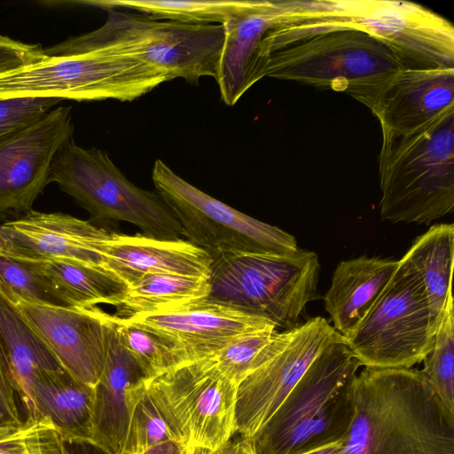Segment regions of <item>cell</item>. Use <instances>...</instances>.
Listing matches in <instances>:
<instances>
[{"label": "cell", "mask_w": 454, "mask_h": 454, "mask_svg": "<svg viewBox=\"0 0 454 454\" xmlns=\"http://www.w3.org/2000/svg\"><path fill=\"white\" fill-rule=\"evenodd\" d=\"M59 101L53 98H0V139L38 120Z\"/></svg>", "instance_id": "cell-35"}, {"label": "cell", "mask_w": 454, "mask_h": 454, "mask_svg": "<svg viewBox=\"0 0 454 454\" xmlns=\"http://www.w3.org/2000/svg\"><path fill=\"white\" fill-rule=\"evenodd\" d=\"M452 292L434 334V346L421 371L443 405L454 412V315Z\"/></svg>", "instance_id": "cell-29"}, {"label": "cell", "mask_w": 454, "mask_h": 454, "mask_svg": "<svg viewBox=\"0 0 454 454\" xmlns=\"http://www.w3.org/2000/svg\"><path fill=\"white\" fill-rule=\"evenodd\" d=\"M170 81L163 72L129 55L103 48L46 57L0 74V98H53L76 101H133Z\"/></svg>", "instance_id": "cell-7"}, {"label": "cell", "mask_w": 454, "mask_h": 454, "mask_svg": "<svg viewBox=\"0 0 454 454\" xmlns=\"http://www.w3.org/2000/svg\"><path fill=\"white\" fill-rule=\"evenodd\" d=\"M1 253H2V251L0 248V254H1ZM0 294L8 300L7 292H6L4 285L2 284L1 280H0Z\"/></svg>", "instance_id": "cell-43"}, {"label": "cell", "mask_w": 454, "mask_h": 454, "mask_svg": "<svg viewBox=\"0 0 454 454\" xmlns=\"http://www.w3.org/2000/svg\"><path fill=\"white\" fill-rule=\"evenodd\" d=\"M262 0H83L77 4L107 10H134L160 20L193 25H223L258 9Z\"/></svg>", "instance_id": "cell-26"}, {"label": "cell", "mask_w": 454, "mask_h": 454, "mask_svg": "<svg viewBox=\"0 0 454 454\" xmlns=\"http://www.w3.org/2000/svg\"><path fill=\"white\" fill-rule=\"evenodd\" d=\"M355 416L338 454H454V412L411 368H369L354 382Z\"/></svg>", "instance_id": "cell-2"}, {"label": "cell", "mask_w": 454, "mask_h": 454, "mask_svg": "<svg viewBox=\"0 0 454 454\" xmlns=\"http://www.w3.org/2000/svg\"><path fill=\"white\" fill-rule=\"evenodd\" d=\"M111 233L67 214L31 209L0 224V248L18 261L59 260L108 271L103 247Z\"/></svg>", "instance_id": "cell-15"}, {"label": "cell", "mask_w": 454, "mask_h": 454, "mask_svg": "<svg viewBox=\"0 0 454 454\" xmlns=\"http://www.w3.org/2000/svg\"><path fill=\"white\" fill-rule=\"evenodd\" d=\"M94 404V387L62 370L33 385L26 413L50 422L63 438L91 439Z\"/></svg>", "instance_id": "cell-23"}, {"label": "cell", "mask_w": 454, "mask_h": 454, "mask_svg": "<svg viewBox=\"0 0 454 454\" xmlns=\"http://www.w3.org/2000/svg\"><path fill=\"white\" fill-rule=\"evenodd\" d=\"M14 305L62 368L95 387L106 362V312L97 306L54 307L22 301Z\"/></svg>", "instance_id": "cell-16"}, {"label": "cell", "mask_w": 454, "mask_h": 454, "mask_svg": "<svg viewBox=\"0 0 454 454\" xmlns=\"http://www.w3.org/2000/svg\"><path fill=\"white\" fill-rule=\"evenodd\" d=\"M209 294L207 278L171 274H147L128 286L114 306V316L121 318L161 312L206 300Z\"/></svg>", "instance_id": "cell-28"}, {"label": "cell", "mask_w": 454, "mask_h": 454, "mask_svg": "<svg viewBox=\"0 0 454 454\" xmlns=\"http://www.w3.org/2000/svg\"><path fill=\"white\" fill-rule=\"evenodd\" d=\"M148 393L176 441L218 450L235 434L237 384L201 358L151 379Z\"/></svg>", "instance_id": "cell-11"}, {"label": "cell", "mask_w": 454, "mask_h": 454, "mask_svg": "<svg viewBox=\"0 0 454 454\" xmlns=\"http://www.w3.org/2000/svg\"><path fill=\"white\" fill-rule=\"evenodd\" d=\"M0 280L8 300L54 307H73L64 294L46 277L26 263L0 254Z\"/></svg>", "instance_id": "cell-31"}, {"label": "cell", "mask_w": 454, "mask_h": 454, "mask_svg": "<svg viewBox=\"0 0 454 454\" xmlns=\"http://www.w3.org/2000/svg\"><path fill=\"white\" fill-rule=\"evenodd\" d=\"M98 29L43 48L47 57L70 56L109 48L133 56L166 74L198 84L215 79L224 40L222 25L160 20L143 13L107 10Z\"/></svg>", "instance_id": "cell-4"}, {"label": "cell", "mask_w": 454, "mask_h": 454, "mask_svg": "<svg viewBox=\"0 0 454 454\" xmlns=\"http://www.w3.org/2000/svg\"><path fill=\"white\" fill-rule=\"evenodd\" d=\"M434 334L422 281L402 257L380 296L345 340L361 366L411 368L430 353Z\"/></svg>", "instance_id": "cell-9"}, {"label": "cell", "mask_w": 454, "mask_h": 454, "mask_svg": "<svg viewBox=\"0 0 454 454\" xmlns=\"http://www.w3.org/2000/svg\"><path fill=\"white\" fill-rule=\"evenodd\" d=\"M403 258L419 276L436 332L451 291L454 262V224L433 225L418 237Z\"/></svg>", "instance_id": "cell-25"}, {"label": "cell", "mask_w": 454, "mask_h": 454, "mask_svg": "<svg viewBox=\"0 0 454 454\" xmlns=\"http://www.w3.org/2000/svg\"><path fill=\"white\" fill-rule=\"evenodd\" d=\"M225 454H253L244 440L230 442Z\"/></svg>", "instance_id": "cell-40"}, {"label": "cell", "mask_w": 454, "mask_h": 454, "mask_svg": "<svg viewBox=\"0 0 454 454\" xmlns=\"http://www.w3.org/2000/svg\"><path fill=\"white\" fill-rule=\"evenodd\" d=\"M399 261L360 256L340 262L324 301L333 328L348 339L394 276Z\"/></svg>", "instance_id": "cell-21"}, {"label": "cell", "mask_w": 454, "mask_h": 454, "mask_svg": "<svg viewBox=\"0 0 454 454\" xmlns=\"http://www.w3.org/2000/svg\"><path fill=\"white\" fill-rule=\"evenodd\" d=\"M343 442L344 440L303 454H338L342 447Z\"/></svg>", "instance_id": "cell-41"}, {"label": "cell", "mask_w": 454, "mask_h": 454, "mask_svg": "<svg viewBox=\"0 0 454 454\" xmlns=\"http://www.w3.org/2000/svg\"><path fill=\"white\" fill-rule=\"evenodd\" d=\"M273 22L270 1L223 24L224 40L215 82L221 99L234 106L254 83L263 78L261 41Z\"/></svg>", "instance_id": "cell-22"}, {"label": "cell", "mask_w": 454, "mask_h": 454, "mask_svg": "<svg viewBox=\"0 0 454 454\" xmlns=\"http://www.w3.org/2000/svg\"><path fill=\"white\" fill-rule=\"evenodd\" d=\"M126 348L149 380L186 364L181 352L160 335L111 315Z\"/></svg>", "instance_id": "cell-30"}, {"label": "cell", "mask_w": 454, "mask_h": 454, "mask_svg": "<svg viewBox=\"0 0 454 454\" xmlns=\"http://www.w3.org/2000/svg\"><path fill=\"white\" fill-rule=\"evenodd\" d=\"M343 340L321 317L276 332L237 386L235 433L241 440L251 437L270 418L325 348Z\"/></svg>", "instance_id": "cell-12"}, {"label": "cell", "mask_w": 454, "mask_h": 454, "mask_svg": "<svg viewBox=\"0 0 454 454\" xmlns=\"http://www.w3.org/2000/svg\"><path fill=\"white\" fill-rule=\"evenodd\" d=\"M106 269L128 286L144 275L208 278L211 256L189 240L112 231L103 247Z\"/></svg>", "instance_id": "cell-20"}, {"label": "cell", "mask_w": 454, "mask_h": 454, "mask_svg": "<svg viewBox=\"0 0 454 454\" xmlns=\"http://www.w3.org/2000/svg\"><path fill=\"white\" fill-rule=\"evenodd\" d=\"M50 279L72 306H115L128 286L109 271L59 261H20Z\"/></svg>", "instance_id": "cell-27"}, {"label": "cell", "mask_w": 454, "mask_h": 454, "mask_svg": "<svg viewBox=\"0 0 454 454\" xmlns=\"http://www.w3.org/2000/svg\"><path fill=\"white\" fill-rule=\"evenodd\" d=\"M360 366L345 340L325 348L270 418L244 440L253 454H301L311 423Z\"/></svg>", "instance_id": "cell-13"}, {"label": "cell", "mask_w": 454, "mask_h": 454, "mask_svg": "<svg viewBox=\"0 0 454 454\" xmlns=\"http://www.w3.org/2000/svg\"><path fill=\"white\" fill-rule=\"evenodd\" d=\"M152 180L155 192L179 222L183 236L207 251L289 256L299 252L294 236L245 215L210 196L156 160Z\"/></svg>", "instance_id": "cell-10"}, {"label": "cell", "mask_w": 454, "mask_h": 454, "mask_svg": "<svg viewBox=\"0 0 454 454\" xmlns=\"http://www.w3.org/2000/svg\"><path fill=\"white\" fill-rule=\"evenodd\" d=\"M273 22L261 41L262 59L292 42L337 29L359 30L385 44L405 68H454V27L406 1L270 0Z\"/></svg>", "instance_id": "cell-1"}, {"label": "cell", "mask_w": 454, "mask_h": 454, "mask_svg": "<svg viewBox=\"0 0 454 454\" xmlns=\"http://www.w3.org/2000/svg\"><path fill=\"white\" fill-rule=\"evenodd\" d=\"M0 454H64L63 436L44 419L0 425Z\"/></svg>", "instance_id": "cell-32"}, {"label": "cell", "mask_w": 454, "mask_h": 454, "mask_svg": "<svg viewBox=\"0 0 454 454\" xmlns=\"http://www.w3.org/2000/svg\"><path fill=\"white\" fill-rule=\"evenodd\" d=\"M18 397L0 348V425L17 424L23 420Z\"/></svg>", "instance_id": "cell-37"}, {"label": "cell", "mask_w": 454, "mask_h": 454, "mask_svg": "<svg viewBox=\"0 0 454 454\" xmlns=\"http://www.w3.org/2000/svg\"><path fill=\"white\" fill-rule=\"evenodd\" d=\"M73 133L71 108L59 106L0 139V215L31 210L49 184L57 151Z\"/></svg>", "instance_id": "cell-14"}, {"label": "cell", "mask_w": 454, "mask_h": 454, "mask_svg": "<svg viewBox=\"0 0 454 454\" xmlns=\"http://www.w3.org/2000/svg\"><path fill=\"white\" fill-rule=\"evenodd\" d=\"M454 107V68L400 70L372 109L381 133L404 134Z\"/></svg>", "instance_id": "cell-19"}, {"label": "cell", "mask_w": 454, "mask_h": 454, "mask_svg": "<svg viewBox=\"0 0 454 454\" xmlns=\"http://www.w3.org/2000/svg\"><path fill=\"white\" fill-rule=\"evenodd\" d=\"M47 56L38 43H26L0 35V74L38 62Z\"/></svg>", "instance_id": "cell-36"}, {"label": "cell", "mask_w": 454, "mask_h": 454, "mask_svg": "<svg viewBox=\"0 0 454 454\" xmlns=\"http://www.w3.org/2000/svg\"><path fill=\"white\" fill-rule=\"evenodd\" d=\"M106 355L94 387L92 440L113 454L123 452L131 411L150 380L122 342L111 315L105 313Z\"/></svg>", "instance_id": "cell-18"}, {"label": "cell", "mask_w": 454, "mask_h": 454, "mask_svg": "<svg viewBox=\"0 0 454 454\" xmlns=\"http://www.w3.org/2000/svg\"><path fill=\"white\" fill-rule=\"evenodd\" d=\"M116 317L168 340L187 364L215 353L237 336L277 328L267 320L207 299L161 312Z\"/></svg>", "instance_id": "cell-17"}, {"label": "cell", "mask_w": 454, "mask_h": 454, "mask_svg": "<svg viewBox=\"0 0 454 454\" xmlns=\"http://www.w3.org/2000/svg\"><path fill=\"white\" fill-rule=\"evenodd\" d=\"M49 183H57L100 222H127L142 234L178 239L182 227L159 194L131 183L104 150L85 149L70 138L57 151Z\"/></svg>", "instance_id": "cell-8"}, {"label": "cell", "mask_w": 454, "mask_h": 454, "mask_svg": "<svg viewBox=\"0 0 454 454\" xmlns=\"http://www.w3.org/2000/svg\"><path fill=\"white\" fill-rule=\"evenodd\" d=\"M185 449L186 446H184L183 443L178 441L172 440L153 446L139 454H183Z\"/></svg>", "instance_id": "cell-39"}, {"label": "cell", "mask_w": 454, "mask_h": 454, "mask_svg": "<svg viewBox=\"0 0 454 454\" xmlns=\"http://www.w3.org/2000/svg\"><path fill=\"white\" fill-rule=\"evenodd\" d=\"M380 212L392 223H429L454 208V107L404 134L382 133Z\"/></svg>", "instance_id": "cell-3"}, {"label": "cell", "mask_w": 454, "mask_h": 454, "mask_svg": "<svg viewBox=\"0 0 454 454\" xmlns=\"http://www.w3.org/2000/svg\"><path fill=\"white\" fill-rule=\"evenodd\" d=\"M403 68L385 44L354 29L331 30L292 42L270 51L263 61L264 77L346 93L370 110Z\"/></svg>", "instance_id": "cell-5"}, {"label": "cell", "mask_w": 454, "mask_h": 454, "mask_svg": "<svg viewBox=\"0 0 454 454\" xmlns=\"http://www.w3.org/2000/svg\"><path fill=\"white\" fill-rule=\"evenodd\" d=\"M276 329L270 327L237 336L219 350L203 358L238 386L247 374L257 354L270 340Z\"/></svg>", "instance_id": "cell-34"}, {"label": "cell", "mask_w": 454, "mask_h": 454, "mask_svg": "<svg viewBox=\"0 0 454 454\" xmlns=\"http://www.w3.org/2000/svg\"><path fill=\"white\" fill-rule=\"evenodd\" d=\"M0 348L25 410L33 385L45 375L64 370L18 308L1 294Z\"/></svg>", "instance_id": "cell-24"}, {"label": "cell", "mask_w": 454, "mask_h": 454, "mask_svg": "<svg viewBox=\"0 0 454 454\" xmlns=\"http://www.w3.org/2000/svg\"><path fill=\"white\" fill-rule=\"evenodd\" d=\"M64 454H113L89 438H63Z\"/></svg>", "instance_id": "cell-38"}, {"label": "cell", "mask_w": 454, "mask_h": 454, "mask_svg": "<svg viewBox=\"0 0 454 454\" xmlns=\"http://www.w3.org/2000/svg\"><path fill=\"white\" fill-rule=\"evenodd\" d=\"M172 440L176 441L146 387L131 411L122 453L139 454Z\"/></svg>", "instance_id": "cell-33"}, {"label": "cell", "mask_w": 454, "mask_h": 454, "mask_svg": "<svg viewBox=\"0 0 454 454\" xmlns=\"http://www.w3.org/2000/svg\"><path fill=\"white\" fill-rule=\"evenodd\" d=\"M229 443L218 450H209L202 448L186 447L183 454H225Z\"/></svg>", "instance_id": "cell-42"}, {"label": "cell", "mask_w": 454, "mask_h": 454, "mask_svg": "<svg viewBox=\"0 0 454 454\" xmlns=\"http://www.w3.org/2000/svg\"><path fill=\"white\" fill-rule=\"evenodd\" d=\"M207 300L289 330L314 299L320 264L314 252L294 255L211 254Z\"/></svg>", "instance_id": "cell-6"}]
</instances>
